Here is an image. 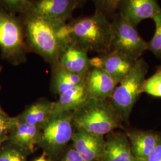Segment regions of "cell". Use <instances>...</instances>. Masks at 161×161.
<instances>
[{
	"label": "cell",
	"instance_id": "obj_1",
	"mask_svg": "<svg viewBox=\"0 0 161 161\" xmlns=\"http://www.w3.org/2000/svg\"><path fill=\"white\" fill-rule=\"evenodd\" d=\"M111 33V22L106 16L95 12L92 16L67 22L60 28L58 35L66 45L72 43L101 54L110 52Z\"/></svg>",
	"mask_w": 161,
	"mask_h": 161
},
{
	"label": "cell",
	"instance_id": "obj_2",
	"mask_svg": "<svg viewBox=\"0 0 161 161\" xmlns=\"http://www.w3.org/2000/svg\"><path fill=\"white\" fill-rule=\"evenodd\" d=\"M25 36L35 52L56 66L67 46L59 36V30L66 23L41 17L32 12L22 15Z\"/></svg>",
	"mask_w": 161,
	"mask_h": 161
},
{
	"label": "cell",
	"instance_id": "obj_3",
	"mask_svg": "<svg viewBox=\"0 0 161 161\" xmlns=\"http://www.w3.org/2000/svg\"><path fill=\"white\" fill-rule=\"evenodd\" d=\"M73 124L76 130L94 134H109L121 127L122 119L110 102L107 100H89L80 109L74 112Z\"/></svg>",
	"mask_w": 161,
	"mask_h": 161
},
{
	"label": "cell",
	"instance_id": "obj_4",
	"mask_svg": "<svg viewBox=\"0 0 161 161\" xmlns=\"http://www.w3.org/2000/svg\"><path fill=\"white\" fill-rule=\"evenodd\" d=\"M148 69V64L144 58H140L111 96L110 103L123 121H128L133 107L143 92Z\"/></svg>",
	"mask_w": 161,
	"mask_h": 161
},
{
	"label": "cell",
	"instance_id": "obj_5",
	"mask_svg": "<svg viewBox=\"0 0 161 161\" xmlns=\"http://www.w3.org/2000/svg\"><path fill=\"white\" fill-rule=\"evenodd\" d=\"M112 33L110 51L121 52L137 60L148 48L132 23L119 13H116L111 22Z\"/></svg>",
	"mask_w": 161,
	"mask_h": 161
},
{
	"label": "cell",
	"instance_id": "obj_6",
	"mask_svg": "<svg viewBox=\"0 0 161 161\" xmlns=\"http://www.w3.org/2000/svg\"><path fill=\"white\" fill-rule=\"evenodd\" d=\"M73 116L71 112L53 115L44 125L41 143L54 152L63 148L72 138Z\"/></svg>",
	"mask_w": 161,
	"mask_h": 161
},
{
	"label": "cell",
	"instance_id": "obj_7",
	"mask_svg": "<svg viewBox=\"0 0 161 161\" xmlns=\"http://www.w3.org/2000/svg\"><path fill=\"white\" fill-rule=\"evenodd\" d=\"M26 38L22 18L0 8V48L4 54L14 56L22 52Z\"/></svg>",
	"mask_w": 161,
	"mask_h": 161
},
{
	"label": "cell",
	"instance_id": "obj_8",
	"mask_svg": "<svg viewBox=\"0 0 161 161\" xmlns=\"http://www.w3.org/2000/svg\"><path fill=\"white\" fill-rule=\"evenodd\" d=\"M90 61L92 67L103 69L119 84L131 71L137 60L121 52L110 51L90 58Z\"/></svg>",
	"mask_w": 161,
	"mask_h": 161
},
{
	"label": "cell",
	"instance_id": "obj_9",
	"mask_svg": "<svg viewBox=\"0 0 161 161\" xmlns=\"http://www.w3.org/2000/svg\"><path fill=\"white\" fill-rule=\"evenodd\" d=\"M77 8L75 0H33L30 12L62 23H67Z\"/></svg>",
	"mask_w": 161,
	"mask_h": 161
},
{
	"label": "cell",
	"instance_id": "obj_10",
	"mask_svg": "<svg viewBox=\"0 0 161 161\" xmlns=\"http://www.w3.org/2000/svg\"><path fill=\"white\" fill-rule=\"evenodd\" d=\"M86 84L90 98L104 100L111 97L119 84L103 69L92 67L87 73Z\"/></svg>",
	"mask_w": 161,
	"mask_h": 161
},
{
	"label": "cell",
	"instance_id": "obj_11",
	"mask_svg": "<svg viewBox=\"0 0 161 161\" xmlns=\"http://www.w3.org/2000/svg\"><path fill=\"white\" fill-rule=\"evenodd\" d=\"M161 11L158 0H123L118 12L136 27L143 20L153 19Z\"/></svg>",
	"mask_w": 161,
	"mask_h": 161
},
{
	"label": "cell",
	"instance_id": "obj_12",
	"mask_svg": "<svg viewBox=\"0 0 161 161\" xmlns=\"http://www.w3.org/2000/svg\"><path fill=\"white\" fill-rule=\"evenodd\" d=\"M72 140L74 147L84 161L98 159L106 142L104 136L94 134L82 130H76L74 132Z\"/></svg>",
	"mask_w": 161,
	"mask_h": 161
},
{
	"label": "cell",
	"instance_id": "obj_13",
	"mask_svg": "<svg viewBox=\"0 0 161 161\" xmlns=\"http://www.w3.org/2000/svg\"><path fill=\"white\" fill-rule=\"evenodd\" d=\"M100 161H134L130 143L127 135L110 132L105 142Z\"/></svg>",
	"mask_w": 161,
	"mask_h": 161
},
{
	"label": "cell",
	"instance_id": "obj_14",
	"mask_svg": "<svg viewBox=\"0 0 161 161\" xmlns=\"http://www.w3.org/2000/svg\"><path fill=\"white\" fill-rule=\"evenodd\" d=\"M88 52L84 48L69 43L62 53L58 64L70 72L86 76L92 68Z\"/></svg>",
	"mask_w": 161,
	"mask_h": 161
},
{
	"label": "cell",
	"instance_id": "obj_15",
	"mask_svg": "<svg viewBox=\"0 0 161 161\" xmlns=\"http://www.w3.org/2000/svg\"><path fill=\"white\" fill-rule=\"evenodd\" d=\"M86 80L60 95L57 102L53 103V115L75 112L89 100Z\"/></svg>",
	"mask_w": 161,
	"mask_h": 161
},
{
	"label": "cell",
	"instance_id": "obj_16",
	"mask_svg": "<svg viewBox=\"0 0 161 161\" xmlns=\"http://www.w3.org/2000/svg\"><path fill=\"white\" fill-rule=\"evenodd\" d=\"M127 137L135 159L147 160L161 138V134L153 131H132Z\"/></svg>",
	"mask_w": 161,
	"mask_h": 161
},
{
	"label": "cell",
	"instance_id": "obj_17",
	"mask_svg": "<svg viewBox=\"0 0 161 161\" xmlns=\"http://www.w3.org/2000/svg\"><path fill=\"white\" fill-rule=\"evenodd\" d=\"M53 116V103L40 102L31 106L22 115V122L37 126L44 125Z\"/></svg>",
	"mask_w": 161,
	"mask_h": 161
},
{
	"label": "cell",
	"instance_id": "obj_18",
	"mask_svg": "<svg viewBox=\"0 0 161 161\" xmlns=\"http://www.w3.org/2000/svg\"><path fill=\"white\" fill-rule=\"evenodd\" d=\"M54 66L56 68L54 74V86L56 92L59 95L86 80V76L70 72L58 64Z\"/></svg>",
	"mask_w": 161,
	"mask_h": 161
},
{
	"label": "cell",
	"instance_id": "obj_19",
	"mask_svg": "<svg viewBox=\"0 0 161 161\" xmlns=\"http://www.w3.org/2000/svg\"><path fill=\"white\" fill-rule=\"evenodd\" d=\"M40 137L37 126L20 122L17 124L12 139L17 145L27 149L32 150L38 140H40Z\"/></svg>",
	"mask_w": 161,
	"mask_h": 161
},
{
	"label": "cell",
	"instance_id": "obj_20",
	"mask_svg": "<svg viewBox=\"0 0 161 161\" xmlns=\"http://www.w3.org/2000/svg\"><path fill=\"white\" fill-rule=\"evenodd\" d=\"M33 0H0V8L7 12L21 16L31 11Z\"/></svg>",
	"mask_w": 161,
	"mask_h": 161
},
{
	"label": "cell",
	"instance_id": "obj_21",
	"mask_svg": "<svg viewBox=\"0 0 161 161\" xmlns=\"http://www.w3.org/2000/svg\"><path fill=\"white\" fill-rule=\"evenodd\" d=\"M143 92L161 98V64L157 68L155 74L145 80Z\"/></svg>",
	"mask_w": 161,
	"mask_h": 161
},
{
	"label": "cell",
	"instance_id": "obj_22",
	"mask_svg": "<svg viewBox=\"0 0 161 161\" xmlns=\"http://www.w3.org/2000/svg\"><path fill=\"white\" fill-rule=\"evenodd\" d=\"M155 23V34L149 42H147V50L156 57L161 59V11L152 19Z\"/></svg>",
	"mask_w": 161,
	"mask_h": 161
},
{
	"label": "cell",
	"instance_id": "obj_23",
	"mask_svg": "<svg viewBox=\"0 0 161 161\" xmlns=\"http://www.w3.org/2000/svg\"><path fill=\"white\" fill-rule=\"evenodd\" d=\"M123 0H92L96 12L108 17L114 16L118 12Z\"/></svg>",
	"mask_w": 161,
	"mask_h": 161
},
{
	"label": "cell",
	"instance_id": "obj_24",
	"mask_svg": "<svg viewBox=\"0 0 161 161\" xmlns=\"http://www.w3.org/2000/svg\"><path fill=\"white\" fill-rule=\"evenodd\" d=\"M0 161H23V157L17 150H6L0 153Z\"/></svg>",
	"mask_w": 161,
	"mask_h": 161
},
{
	"label": "cell",
	"instance_id": "obj_25",
	"mask_svg": "<svg viewBox=\"0 0 161 161\" xmlns=\"http://www.w3.org/2000/svg\"><path fill=\"white\" fill-rule=\"evenodd\" d=\"M62 161H84V160L74 147L67 151Z\"/></svg>",
	"mask_w": 161,
	"mask_h": 161
},
{
	"label": "cell",
	"instance_id": "obj_26",
	"mask_svg": "<svg viewBox=\"0 0 161 161\" xmlns=\"http://www.w3.org/2000/svg\"><path fill=\"white\" fill-rule=\"evenodd\" d=\"M18 124L17 119L14 118H8L6 121L0 122V136L3 135L6 130L16 127Z\"/></svg>",
	"mask_w": 161,
	"mask_h": 161
},
{
	"label": "cell",
	"instance_id": "obj_27",
	"mask_svg": "<svg viewBox=\"0 0 161 161\" xmlns=\"http://www.w3.org/2000/svg\"><path fill=\"white\" fill-rule=\"evenodd\" d=\"M146 161H161V136L159 142Z\"/></svg>",
	"mask_w": 161,
	"mask_h": 161
},
{
	"label": "cell",
	"instance_id": "obj_28",
	"mask_svg": "<svg viewBox=\"0 0 161 161\" xmlns=\"http://www.w3.org/2000/svg\"><path fill=\"white\" fill-rule=\"evenodd\" d=\"M88 1V0H75L77 8L81 7L83 5H84Z\"/></svg>",
	"mask_w": 161,
	"mask_h": 161
},
{
	"label": "cell",
	"instance_id": "obj_29",
	"mask_svg": "<svg viewBox=\"0 0 161 161\" xmlns=\"http://www.w3.org/2000/svg\"><path fill=\"white\" fill-rule=\"evenodd\" d=\"M35 161H48L45 158V156L42 155L41 156L40 158H39L38 159H37Z\"/></svg>",
	"mask_w": 161,
	"mask_h": 161
},
{
	"label": "cell",
	"instance_id": "obj_30",
	"mask_svg": "<svg viewBox=\"0 0 161 161\" xmlns=\"http://www.w3.org/2000/svg\"><path fill=\"white\" fill-rule=\"evenodd\" d=\"M6 136H3V135H1V136H0V144H1L4 141H5L6 140Z\"/></svg>",
	"mask_w": 161,
	"mask_h": 161
},
{
	"label": "cell",
	"instance_id": "obj_31",
	"mask_svg": "<svg viewBox=\"0 0 161 161\" xmlns=\"http://www.w3.org/2000/svg\"><path fill=\"white\" fill-rule=\"evenodd\" d=\"M8 119V118H6L5 116H4L3 115L0 114V122L6 121V120Z\"/></svg>",
	"mask_w": 161,
	"mask_h": 161
},
{
	"label": "cell",
	"instance_id": "obj_32",
	"mask_svg": "<svg viewBox=\"0 0 161 161\" xmlns=\"http://www.w3.org/2000/svg\"><path fill=\"white\" fill-rule=\"evenodd\" d=\"M134 161H147L146 160H142V159H135L134 158Z\"/></svg>",
	"mask_w": 161,
	"mask_h": 161
},
{
	"label": "cell",
	"instance_id": "obj_33",
	"mask_svg": "<svg viewBox=\"0 0 161 161\" xmlns=\"http://www.w3.org/2000/svg\"><path fill=\"white\" fill-rule=\"evenodd\" d=\"M1 107H0V114H1Z\"/></svg>",
	"mask_w": 161,
	"mask_h": 161
}]
</instances>
